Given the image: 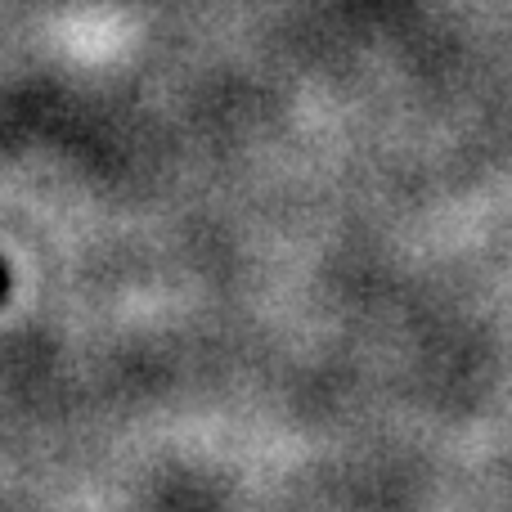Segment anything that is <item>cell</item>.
<instances>
[{
    "mask_svg": "<svg viewBox=\"0 0 512 512\" xmlns=\"http://www.w3.org/2000/svg\"><path fill=\"white\" fill-rule=\"evenodd\" d=\"M9 297V270H5V261H0V301Z\"/></svg>",
    "mask_w": 512,
    "mask_h": 512,
    "instance_id": "obj_1",
    "label": "cell"
}]
</instances>
